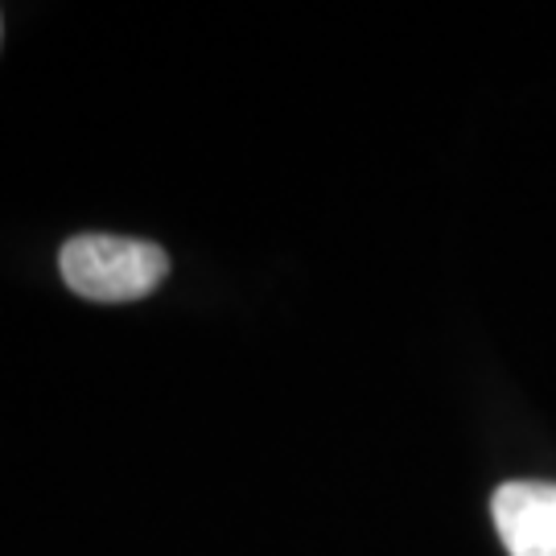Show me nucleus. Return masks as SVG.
Instances as JSON below:
<instances>
[{
    "instance_id": "obj_1",
    "label": "nucleus",
    "mask_w": 556,
    "mask_h": 556,
    "mask_svg": "<svg viewBox=\"0 0 556 556\" xmlns=\"http://www.w3.org/2000/svg\"><path fill=\"white\" fill-rule=\"evenodd\" d=\"M59 273L71 293L100 305L140 301L169 277V256L157 243L124 236H75L62 243Z\"/></svg>"
},
{
    "instance_id": "obj_2",
    "label": "nucleus",
    "mask_w": 556,
    "mask_h": 556,
    "mask_svg": "<svg viewBox=\"0 0 556 556\" xmlns=\"http://www.w3.org/2000/svg\"><path fill=\"white\" fill-rule=\"evenodd\" d=\"M491 516L511 556H556V482H503Z\"/></svg>"
}]
</instances>
